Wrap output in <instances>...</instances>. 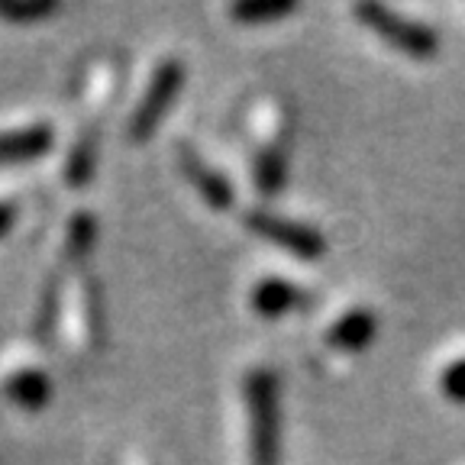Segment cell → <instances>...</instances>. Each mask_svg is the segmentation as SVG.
<instances>
[{"label": "cell", "mask_w": 465, "mask_h": 465, "mask_svg": "<svg viewBox=\"0 0 465 465\" xmlns=\"http://www.w3.org/2000/svg\"><path fill=\"white\" fill-rule=\"evenodd\" d=\"M298 10V4L291 0H242V4H232L230 16L236 23H246V26H259V23L284 20Z\"/></svg>", "instance_id": "15"}, {"label": "cell", "mask_w": 465, "mask_h": 465, "mask_svg": "<svg viewBox=\"0 0 465 465\" xmlns=\"http://www.w3.org/2000/svg\"><path fill=\"white\" fill-rule=\"evenodd\" d=\"M81 323H84V342L91 349H101L107 342V317H104V288L94 275H84L81 284Z\"/></svg>", "instance_id": "12"}, {"label": "cell", "mask_w": 465, "mask_h": 465, "mask_svg": "<svg viewBox=\"0 0 465 465\" xmlns=\"http://www.w3.org/2000/svg\"><path fill=\"white\" fill-rule=\"evenodd\" d=\"M55 145V130L49 124H29L20 130L0 133V165L36 162Z\"/></svg>", "instance_id": "6"}, {"label": "cell", "mask_w": 465, "mask_h": 465, "mask_svg": "<svg viewBox=\"0 0 465 465\" xmlns=\"http://www.w3.org/2000/svg\"><path fill=\"white\" fill-rule=\"evenodd\" d=\"M62 278H65V265L55 272V275L45 282L43 288V298H39V307H36V320H33V333L43 346H49L52 336H55V327H58V313H62Z\"/></svg>", "instance_id": "13"}, {"label": "cell", "mask_w": 465, "mask_h": 465, "mask_svg": "<svg viewBox=\"0 0 465 465\" xmlns=\"http://www.w3.org/2000/svg\"><path fill=\"white\" fill-rule=\"evenodd\" d=\"M182 87H184V62L182 58H165L153 72L136 110H133L130 126H126V139L136 145L149 143L155 136V130H159V124L165 120V114L172 110L174 97H178Z\"/></svg>", "instance_id": "3"}, {"label": "cell", "mask_w": 465, "mask_h": 465, "mask_svg": "<svg viewBox=\"0 0 465 465\" xmlns=\"http://www.w3.org/2000/svg\"><path fill=\"white\" fill-rule=\"evenodd\" d=\"M16 203L14 201H0V240H4V236H7L10 232V226L16 223Z\"/></svg>", "instance_id": "18"}, {"label": "cell", "mask_w": 465, "mask_h": 465, "mask_svg": "<svg viewBox=\"0 0 465 465\" xmlns=\"http://www.w3.org/2000/svg\"><path fill=\"white\" fill-rule=\"evenodd\" d=\"M288 182V139L284 133L272 143H265L255 155V188L259 194L275 197Z\"/></svg>", "instance_id": "11"}, {"label": "cell", "mask_w": 465, "mask_h": 465, "mask_svg": "<svg viewBox=\"0 0 465 465\" xmlns=\"http://www.w3.org/2000/svg\"><path fill=\"white\" fill-rule=\"evenodd\" d=\"M356 16L362 20V26H369L378 39H385L388 45H394L398 52H404L407 58L417 62H430L440 52V36L420 20L398 14V10L385 7V4H359Z\"/></svg>", "instance_id": "2"}, {"label": "cell", "mask_w": 465, "mask_h": 465, "mask_svg": "<svg viewBox=\"0 0 465 465\" xmlns=\"http://www.w3.org/2000/svg\"><path fill=\"white\" fill-rule=\"evenodd\" d=\"M94 240H97V220H94V213L78 211L72 220H68L65 249H62V265H74V262L84 259V255L91 252V246H94Z\"/></svg>", "instance_id": "14"}, {"label": "cell", "mask_w": 465, "mask_h": 465, "mask_svg": "<svg viewBox=\"0 0 465 465\" xmlns=\"http://www.w3.org/2000/svg\"><path fill=\"white\" fill-rule=\"evenodd\" d=\"M440 385H443V394L450 401H459V404H465V359H459V362H452L450 369L440 375Z\"/></svg>", "instance_id": "17"}, {"label": "cell", "mask_w": 465, "mask_h": 465, "mask_svg": "<svg viewBox=\"0 0 465 465\" xmlns=\"http://www.w3.org/2000/svg\"><path fill=\"white\" fill-rule=\"evenodd\" d=\"M378 333V317L369 311V307H356V311L342 313L330 327L327 342L340 352H362V349L371 346Z\"/></svg>", "instance_id": "9"}, {"label": "cell", "mask_w": 465, "mask_h": 465, "mask_svg": "<svg viewBox=\"0 0 465 465\" xmlns=\"http://www.w3.org/2000/svg\"><path fill=\"white\" fill-rule=\"evenodd\" d=\"M58 4L55 0H0V20L7 23H39L45 16H55Z\"/></svg>", "instance_id": "16"}, {"label": "cell", "mask_w": 465, "mask_h": 465, "mask_svg": "<svg viewBox=\"0 0 465 465\" xmlns=\"http://www.w3.org/2000/svg\"><path fill=\"white\" fill-rule=\"evenodd\" d=\"M304 301H307L304 291H301L298 284L288 282V278H278V275L262 278V282L252 288V294H249L252 311L265 320H278V317H284V313L298 311Z\"/></svg>", "instance_id": "7"}, {"label": "cell", "mask_w": 465, "mask_h": 465, "mask_svg": "<svg viewBox=\"0 0 465 465\" xmlns=\"http://www.w3.org/2000/svg\"><path fill=\"white\" fill-rule=\"evenodd\" d=\"M178 165H182V172L191 182V188H194L203 201L211 203L213 211H232V203H236V191H232V184L226 182L223 172H217L211 162L201 159L191 145H178Z\"/></svg>", "instance_id": "5"}, {"label": "cell", "mask_w": 465, "mask_h": 465, "mask_svg": "<svg viewBox=\"0 0 465 465\" xmlns=\"http://www.w3.org/2000/svg\"><path fill=\"white\" fill-rule=\"evenodd\" d=\"M4 394H7L16 407H23V411H43L52 401V381L43 369L26 365V369H16L14 375L4 381Z\"/></svg>", "instance_id": "10"}, {"label": "cell", "mask_w": 465, "mask_h": 465, "mask_svg": "<svg viewBox=\"0 0 465 465\" xmlns=\"http://www.w3.org/2000/svg\"><path fill=\"white\" fill-rule=\"evenodd\" d=\"M249 411V465L282 462V407H278V378L269 369H252L246 375Z\"/></svg>", "instance_id": "1"}, {"label": "cell", "mask_w": 465, "mask_h": 465, "mask_svg": "<svg viewBox=\"0 0 465 465\" xmlns=\"http://www.w3.org/2000/svg\"><path fill=\"white\" fill-rule=\"evenodd\" d=\"M101 124H104V114H97L94 120H87L81 126L78 139H74L72 153H68L65 162V184L68 188H84L91 182V174L97 168V149H101Z\"/></svg>", "instance_id": "8"}, {"label": "cell", "mask_w": 465, "mask_h": 465, "mask_svg": "<svg viewBox=\"0 0 465 465\" xmlns=\"http://www.w3.org/2000/svg\"><path fill=\"white\" fill-rule=\"evenodd\" d=\"M246 230L259 240L272 242V246L284 249V252L298 255L304 262H317L320 255L327 252V240L323 232L311 223H301V220L282 217L275 211H265V207H252V211L242 217Z\"/></svg>", "instance_id": "4"}]
</instances>
